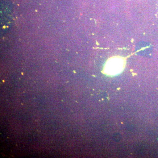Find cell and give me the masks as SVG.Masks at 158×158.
Instances as JSON below:
<instances>
[{
	"label": "cell",
	"instance_id": "6da1fadb",
	"mask_svg": "<svg viewBox=\"0 0 158 158\" xmlns=\"http://www.w3.org/2000/svg\"><path fill=\"white\" fill-rule=\"evenodd\" d=\"M125 62L120 57H113L108 60L105 65L104 72L109 75H115L120 73L124 68Z\"/></svg>",
	"mask_w": 158,
	"mask_h": 158
}]
</instances>
